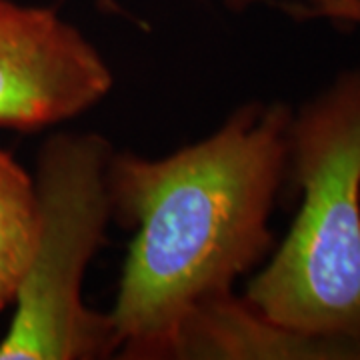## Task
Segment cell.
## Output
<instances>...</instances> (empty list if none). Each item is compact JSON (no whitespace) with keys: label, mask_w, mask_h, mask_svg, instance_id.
Returning <instances> with one entry per match:
<instances>
[{"label":"cell","mask_w":360,"mask_h":360,"mask_svg":"<svg viewBox=\"0 0 360 360\" xmlns=\"http://www.w3.org/2000/svg\"><path fill=\"white\" fill-rule=\"evenodd\" d=\"M290 115L281 101H255L172 155L115 153L112 219L136 231L108 312L118 359L165 360L196 304L231 292L266 260L270 217L286 184Z\"/></svg>","instance_id":"1"},{"label":"cell","mask_w":360,"mask_h":360,"mask_svg":"<svg viewBox=\"0 0 360 360\" xmlns=\"http://www.w3.org/2000/svg\"><path fill=\"white\" fill-rule=\"evenodd\" d=\"M286 144L300 205L245 298L296 330L360 335V65L292 110Z\"/></svg>","instance_id":"2"},{"label":"cell","mask_w":360,"mask_h":360,"mask_svg":"<svg viewBox=\"0 0 360 360\" xmlns=\"http://www.w3.org/2000/svg\"><path fill=\"white\" fill-rule=\"evenodd\" d=\"M115 146L98 132L58 130L37 155L39 229L0 340V360H98L118 354L108 312L90 310L82 283L112 220Z\"/></svg>","instance_id":"3"},{"label":"cell","mask_w":360,"mask_h":360,"mask_svg":"<svg viewBox=\"0 0 360 360\" xmlns=\"http://www.w3.org/2000/svg\"><path fill=\"white\" fill-rule=\"evenodd\" d=\"M112 84L110 66L78 26L49 6L0 0V129L65 124Z\"/></svg>","instance_id":"4"},{"label":"cell","mask_w":360,"mask_h":360,"mask_svg":"<svg viewBox=\"0 0 360 360\" xmlns=\"http://www.w3.org/2000/svg\"><path fill=\"white\" fill-rule=\"evenodd\" d=\"M360 360V335L284 326L231 292L206 298L179 324L165 360Z\"/></svg>","instance_id":"5"},{"label":"cell","mask_w":360,"mask_h":360,"mask_svg":"<svg viewBox=\"0 0 360 360\" xmlns=\"http://www.w3.org/2000/svg\"><path fill=\"white\" fill-rule=\"evenodd\" d=\"M39 229L34 180L0 148V312L14 304Z\"/></svg>","instance_id":"6"},{"label":"cell","mask_w":360,"mask_h":360,"mask_svg":"<svg viewBox=\"0 0 360 360\" xmlns=\"http://www.w3.org/2000/svg\"><path fill=\"white\" fill-rule=\"evenodd\" d=\"M309 18H322L347 30H360V0H292Z\"/></svg>","instance_id":"7"},{"label":"cell","mask_w":360,"mask_h":360,"mask_svg":"<svg viewBox=\"0 0 360 360\" xmlns=\"http://www.w3.org/2000/svg\"><path fill=\"white\" fill-rule=\"evenodd\" d=\"M222 4L226 8H231L232 13H243V11H248L250 6H260L262 4V6H270V8H276L281 13L288 14L290 18H296V20L309 18V14L304 13L292 0H222ZM101 6L108 8V11H118L115 0H101Z\"/></svg>","instance_id":"8"}]
</instances>
